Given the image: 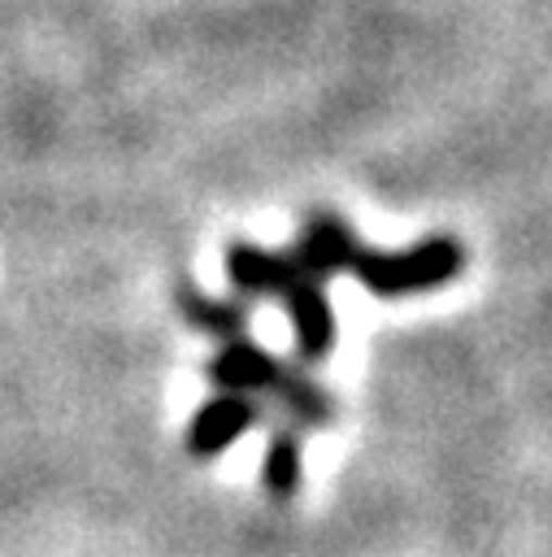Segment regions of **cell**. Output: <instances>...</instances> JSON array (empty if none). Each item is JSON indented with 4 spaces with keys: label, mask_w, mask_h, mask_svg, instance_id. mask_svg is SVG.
Here are the masks:
<instances>
[{
    "label": "cell",
    "mask_w": 552,
    "mask_h": 557,
    "mask_svg": "<svg viewBox=\"0 0 552 557\" xmlns=\"http://www.w3.org/2000/svg\"><path fill=\"white\" fill-rule=\"evenodd\" d=\"M256 418V405L248 396H235V392H222L213 396L209 405L196 409L191 426H187V453L191 457H217L226 444H235Z\"/></svg>",
    "instance_id": "obj_4"
},
{
    "label": "cell",
    "mask_w": 552,
    "mask_h": 557,
    "mask_svg": "<svg viewBox=\"0 0 552 557\" xmlns=\"http://www.w3.org/2000/svg\"><path fill=\"white\" fill-rule=\"evenodd\" d=\"M291 261L313 278L348 270L374 296L396 300V296H417V292H435V287L452 283L465 265V248L456 235H426L409 248H369L352 235V226L343 218L317 213V218H309Z\"/></svg>",
    "instance_id": "obj_1"
},
{
    "label": "cell",
    "mask_w": 552,
    "mask_h": 557,
    "mask_svg": "<svg viewBox=\"0 0 552 557\" xmlns=\"http://www.w3.org/2000/svg\"><path fill=\"white\" fill-rule=\"evenodd\" d=\"M226 274H230V287H239L243 296H278L283 300V309L291 318L296 352L304 361H322L335 348L330 300H326L322 283L313 274H304L291 257H278L248 239H235L226 248Z\"/></svg>",
    "instance_id": "obj_2"
},
{
    "label": "cell",
    "mask_w": 552,
    "mask_h": 557,
    "mask_svg": "<svg viewBox=\"0 0 552 557\" xmlns=\"http://www.w3.org/2000/svg\"><path fill=\"white\" fill-rule=\"evenodd\" d=\"M209 374L222 392H235V396H248V392L278 396L300 426H330L335 422V400L309 374L283 366L278 357H269L265 348H256L248 339H226V348L209 361Z\"/></svg>",
    "instance_id": "obj_3"
},
{
    "label": "cell",
    "mask_w": 552,
    "mask_h": 557,
    "mask_svg": "<svg viewBox=\"0 0 552 557\" xmlns=\"http://www.w3.org/2000/svg\"><path fill=\"white\" fill-rule=\"evenodd\" d=\"M178 309H183V318H187L196 331H209V335H217V339H235V335H243V326H248V305L213 300V296H204V292L191 287V283H178Z\"/></svg>",
    "instance_id": "obj_5"
},
{
    "label": "cell",
    "mask_w": 552,
    "mask_h": 557,
    "mask_svg": "<svg viewBox=\"0 0 552 557\" xmlns=\"http://www.w3.org/2000/svg\"><path fill=\"white\" fill-rule=\"evenodd\" d=\"M304 479V457H300V444L291 431H274L269 444H265V457H261V483L274 500H291L296 487Z\"/></svg>",
    "instance_id": "obj_6"
}]
</instances>
